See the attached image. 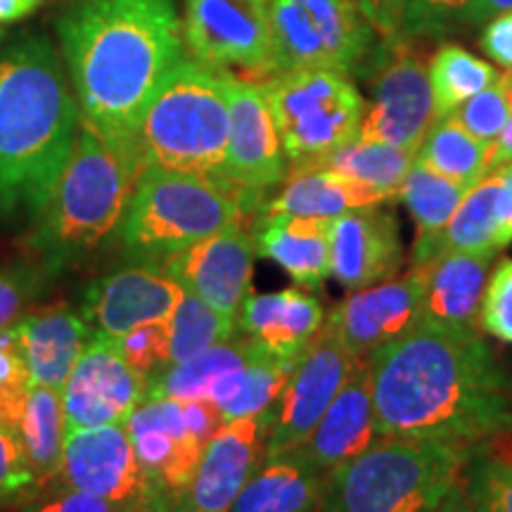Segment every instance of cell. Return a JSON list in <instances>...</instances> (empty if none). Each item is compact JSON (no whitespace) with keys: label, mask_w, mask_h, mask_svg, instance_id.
I'll use <instances>...</instances> for the list:
<instances>
[{"label":"cell","mask_w":512,"mask_h":512,"mask_svg":"<svg viewBox=\"0 0 512 512\" xmlns=\"http://www.w3.org/2000/svg\"><path fill=\"white\" fill-rule=\"evenodd\" d=\"M147 396V380L121 356L117 342L93 335L62 389L67 432L126 422Z\"/></svg>","instance_id":"cell-17"},{"label":"cell","mask_w":512,"mask_h":512,"mask_svg":"<svg viewBox=\"0 0 512 512\" xmlns=\"http://www.w3.org/2000/svg\"><path fill=\"white\" fill-rule=\"evenodd\" d=\"M43 0H0V24L17 22V19L27 17L36 8H41Z\"/></svg>","instance_id":"cell-52"},{"label":"cell","mask_w":512,"mask_h":512,"mask_svg":"<svg viewBox=\"0 0 512 512\" xmlns=\"http://www.w3.org/2000/svg\"><path fill=\"white\" fill-rule=\"evenodd\" d=\"M472 0H399L394 38L420 41L458 29V19Z\"/></svg>","instance_id":"cell-40"},{"label":"cell","mask_w":512,"mask_h":512,"mask_svg":"<svg viewBox=\"0 0 512 512\" xmlns=\"http://www.w3.org/2000/svg\"><path fill=\"white\" fill-rule=\"evenodd\" d=\"M356 363L325 318L323 328L297 358L283 394L275 401L273 425L266 439V460L287 456L304 444Z\"/></svg>","instance_id":"cell-11"},{"label":"cell","mask_w":512,"mask_h":512,"mask_svg":"<svg viewBox=\"0 0 512 512\" xmlns=\"http://www.w3.org/2000/svg\"><path fill=\"white\" fill-rule=\"evenodd\" d=\"M325 323L323 304L311 292L249 294L238 313V330L266 354L297 361Z\"/></svg>","instance_id":"cell-24"},{"label":"cell","mask_w":512,"mask_h":512,"mask_svg":"<svg viewBox=\"0 0 512 512\" xmlns=\"http://www.w3.org/2000/svg\"><path fill=\"white\" fill-rule=\"evenodd\" d=\"M503 164H512V117L508 119V124H505L503 133L498 136L496 143L491 145V159H489L491 171Z\"/></svg>","instance_id":"cell-51"},{"label":"cell","mask_w":512,"mask_h":512,"mask_svg":"<svg viewBox=\"0 0 512 512\" xmlns=\"http://www.w3.org/2000/svg\"><path fill=\"white\" fill-rule=\"evenodd\" d=\"M401 264L399 221L382 204L330 219V275L349 292L396 278Z\"/></svg>","instance_id":"cell-21"},{"label":"cell","mask_w":512,"mask_h":512,"mask_svg":"<svg viewBox=\"0 0 512 512\" xmlns=\"http://www.w3.org/2000/svg\"><path fill=\"white\" fill-rule=\"evenodd\" d=\"M294 363L297 361H283V358H275L256 347L252 361L240 370L230 384L226 399L221 401L219 413L223 425L271 411L283 394L287 380H290Z\"/></svg>","instance_id":"cell-37"},{"label":"cell","mask_w":512,"mask_h":512,"mask_svg":"<svg viewBox=\"0 0 512 512\" xmlns=\"http://www.w3.org/2000/svg\"><path fill=\"white\" fill-rule=\"evenodd\" d=\"M126 430L145 479L140 512H164L195 477L204 444L188 430L176 399L147 396L126 420Z\"/></svg>","instance_id":"cell-13"},{"label":"cell","mask_w":512,"mask_h":512,"mask_svg":"<svg viewBox=\"0 0 512 512\" xmlns=\"http://www.w3.org/2000/svg\"><path fill=\"white\" fill-rule=\"evenodd\" d=\"M415 41L380 38L361 74L373 88L358 138L403 147L418 155L430 128L437 124L430 86V62Z\"/></svg>","instance_id":"cell-10"},{"label":"cell","mask_w":512,"mask_h":512,"mask_svg":"<svg viewBox=\"0 0 512 512\" xmlns=\"http://www.w3.org/2000/svg\"><path fill=\"white\" fill-rule=\"evenodd\" d=\"M479 328L484 335L512 344V259H503L489 275Z\"/></svg>","instance_id":"cell-43"},{"label":"cell","mask_w":512,"mask_h":512,"mask_svg":"<svg viewBox=\"0 0 512 512\" xmlns=\"http://www.w3.org/2000/svg\"><path fill=\"white\" fill-rule=\"evenodd\" d=\"M470 448L425 437H377L325 477L320 512H434L460 482Z\"/></svg>","instance_id":"cell-5"},{"label":"cell","mask_w":512,"mask_h":512,"mask_svg":"<svg viewBox=\"0 0 512 512\" xmlns=\"http://www.w3.org/2000/svg\"><path fill=\"white\" fill-rule=\"evenodd\" d=\"M273 74L332 69L361 74L377 46V31L356 0H268Z\"/></svg>","instance_id":"cell-9"},{"label":"cell","mask_w":512,"mask_h":512,"mask_svg":"<svg viewBox=\"0 0 512 512\" xmlns=\"http://www.w3.org/2000/svg\"><path fill=\"white\" fill-rule=\"evenodd\" d=\"M183 287L155 264H136L102 275L83 294L81 316L93 335L119 339L145 323L174 316Z\"/></svg>","instance_id":"cell-19"},{"label":"cell","mask_w":512,"mask_h":512,"mask_svg":"<svg viewBox=\"0 0 512 512\" xmlns=\"http://www.w3.org/2000/svg\"><path fill=\"white\" fill-rule=\"evenodd\" d=\"M458 484L475 512H512V430L477 441Z\"/></svg>","instance_id":"cell-32"},{"label":"cell","mask_w":512,"mask_h":512,"mask_svg":"<svg viewBox=\"0 0 512 512\" xmlns=\"http://www.w3.org/2000/svg\"><path fill=\"white\" fill-rule=\"evenodd\" d=\"M259 192L219 178L145 166L140 171L119 240L136 264L162 266L169 256L228 226H238Z\"/></svg>","instance_id":"cell-6"},{"label":"cell","mask_w":512,"mask_h":512,"mask_svg":"<svg viewBox=\"0 0 512 512\" xmlns=\"http://www.w3.org/2000/svg\"><path fill=\"white\" fill-rule=\"evenodd\" d=\"M19 437H22L24 453H27L36 484L57 479L64 456V441H67L62 392L31 382L22 422H19Z\"/></svg>","instance_id":"cell-31"},{"label":"cell","mask_w":512,"mask_h":512,"mask_svg":"<svg viewBox=\"0 0 512 512\" xmlns=\"http://www.w3.org/2000/svg\"><path fill=\"white\" fill-rule=\"evenodd\" d=\"M36 486L22 437L10 427L0 425V505L15 501Z\"/></svg>","instance_id":"cell-44"},{"label":"cell","mask_w":512,"mask_h":512,"mask_svg":"<svg viewBox=\"0 0 512 512\" xmlns=\"http://www.w3.org/2000/svg\"><path fill=\"white\" fill-rule=\"evenodd\" d=\"M425 290L427 264L413 266L399 278L349 292L325 318L351 358L370 361L377 351L418 328Z\"/></svg>","instance_id":"cell-14"},{"label":"cell","mask_w":512,"mask_h":512,"mask_svg":"<svg viewBox=\"0 0 512 512\" xmlns=\"http://www.w3.org/2000/svg\"><path fill=\"white\" fill-rule=\"evenodd\" d=\"M496 195L498 174L491 171L475 188H470L453 219L437 238L427 247L415 249L411 254L413 266H425L453 252H486V249L501 252L496 245Z\"/></svg>","instance_id":"cell-30"},{"label":"cell","mask_w":512,"mask_h":512,"mask_svg":"<svg viewBox=\"0 0 512 512\" xmlns=\"http://www.w3.org/2000/svg\"><path fill=\"white\" fill-rule=\"evenodd\" d=\"M81 126L72 79L46 36L0 43V211L36 216Z\"/></svg>","instance_id":"cell-3"},{"label":"cell","mask_w":512,"mask_h":512,"mask_svg":"<svg viewBox=\"0 0 512 512\" xmlns=\"http://www.w3.org/2000/svg\"><path fill=\"white\" fill-rule=\"evenodd\" d=\"M145 162L81 121L72 155L48 202L34 216L27 245L55 273L119 233Z\"/></svg>","instance_id":"cell-4"},{"label":"cell","mask_w":512,"mask_h":512,"mask_svg":"<svg viewBox=\"0 0 512 512\" xmlns=\"http://www.w3.org/2000/svg\"><path fill=\"white\" fill-rule=\"evenodd\" d=\"M358 8L380 38H394L396 15H399V0H356Z\"/></svg>","instance_id":"cell-49"},{"label":"cell","mask_w":512,"mask_h":512,"mask_svg":"<svg viewBox=\"0 0 512 512\" xmlns=\"http://www.w3.org/2000/svg\"><path fill=\"white\" fill-rule=\"evenodd\" d=\"M230 136L226 181L252 192H264L285 181V152L275 128L264 88L226 72Z\"/></svg>","instance_id":"cell-20"},{"label":"cell","mask_w":512,"mask_h":512,"mask_svg":"<svg viewBox=\"0 0 512 512\" xmlns=\"http://www.w3.org/2000/svg\"><path fill=\"white\" fill-rule=\"evenodd\" d=\"M418 155L403 150V147L387 143H370V140H351L332 152L320 162L306 166V169H330L356 181L375 185L399 200V188L403 178L408 176ZM302 169V171H306Z\"/></svg>","instance_id":"cell-35"},{"label":"cell","mask_w":512,"mask_h":512,"mask_svg":"<svg viewBox=\"0 0 512 512\" xmlns=\"http://www.w3.org/2000/svg\"><path fill=\"white\" fill-rule=\"evenodd\" d=\"M273 408L226 422L204 446L195 477L164 512H230L249 477L266 460Z\"/></svg>","instance_id":"cell-15"},{"label":"cell","mask_w":512,"mask_h":512,"mask_svg":"<svg viewBox=\"0 0 512 512\" xmlns=\"http://www.w3.org/2000/svg\"><path fill=\"white\" fill-rule=\"evenodd\" d=\"M377 437L370 361H358L313 432L287 456L328 475L347 460L361 456Z\"/></svg>","instance_id":"cell-22"},{"label":"cell","mask_w":512,"mask_h":512,"mask_svg":"<svg viewBox=\"0 0 512 512\" xmlns=\"http://www.w3.org/2000/svg\"><path fill=\"white\" fill-rule=\"evenodd\" d=\"M22 512H121L117 505L102 501V498L81 494L74 489H57L46 498H36Z\"/></svg>","instance_id":"cell-45"},{"label":"cell","mask_w":512,"mask_h":512,"mask_svg":"<svg viewBox=\"0 0 512 512\" xmlns=\"http://www.w3.org/2000/svg\"><path fill=\"white\" fill-rule=\"evenodd\" d=\"M254 256L252 235L238 223L169 256L162 268L183 290L195 292L223 316L238 320L242 304L252 294Z\"/></svg>","instance_id":"cell-18"},{"label":"cell","mask_w":512,"mask_h":512,"mask_svg":"<svg viewBox=\"0 0 512 512\" xmlns=\"http://www.w3.org/2000/svg\"><path fill=\"white\" fill-rule=\"evenodd\" d=\"M22 356L27 361L31 382L62 392L69 375L93 339L81 313L67 306L31 313L17 323Z\"/></svg>","instance_id":"cell-26"},{"label":"cell","mask_w":512,"mask_h":512,"mask_svg":"<svg viewBox=\"0 0 512 512\" xmlns=\"http://www.w3.org/2000/svg\"><path fill=\"white\" fill-rule=\"evenodd\" d=\"M53 275V268L41 259L0 266V330L24 318V311L46 292Z\"/></svg>","instance_id":"cell-39"},{"label":"cell","mask_w":512,"mask_h":512,"mask_svg":"<svg viewBox=\"0 0 512 512\" xmlns=\"http://www.w3.org/2000/svg\"><path fill=\"white\" fill-rule=\"evenodd\" d=\"M252 240L256 256L278 264L309 290H318L330 275V219L273 214L261 209Z\"/></svg>","instance_id":"cell-25"},{"label":"cell","mask_w":512,"mask_h":512,"mask_svg":"<svg viewBox=\"0 0 512 512\" xmlns=\"http://www.w3.org/2000/svg\"><path fill=\"white\" fill-rule=\"evenodd\" d=\"M498 86H501V93H503V98H505V105H508V112H510V117H512V69H510L508 74L501 76V81H498Z\"/></svg>","instance_id":"cell-54"},{"label":"cell","mask_w":512,"mask_h":512,"mask_svg":"<svg viewBox=\"0 0 512 512\" xmlns=\"http://www.w3.org/2000/svg\"><path fill=\"white\" fill-rule=\"evenodd\" d=\"M261 88L292 171H302L358 138L366 100L347 74L294 69L275 74Z\"/></svg>","instance_id":"cell-8"},{"label":"cell","mask_w":512,"mask_h":512,"mask_svg":"<svg viewBox=\"0 0 512 512\" xmlns=\"http://www.w3.org/2000/svg\"><path fill=\"white\" fill-rule=\"evenodd\" d=\"M254 354L256 344L238 330V335L214 344L200 356L178 363V366L164 368L162 373L147 382V396L176 401H209L216 384L226 375L247 366Z\"/></svg>","instance_id":"cell-29"},{"label":"cell","mask_w":512,"mask_h":512,"mask_svg":"<svg viewBox=\"0 0 512 512\" xmlns=\"http://www.w3.org/2000/svg\"><path fill=\"white\" fill-rule=\"evenodd\" d=\"M114 342L128 366L147 382L169 368V320L138 325Z\"/></svg>","instance_id":"cell-41"},{"label":"cell","mask_w":512,"mask_h":512,"mask_svg":"<svg viewBox=\"0 0 512 512\" xmlns=\"http://www.w3.org/2000/svg\"><path fill=\"white\" fill-rule=\"evenodd\" d=\"M494 171L498 174L496 245L503 252L512 242V164H503Z\"/></svg>","instance_id":"cell-47"},{"label":"cell","mask_w":512,"mask_h":512,"mask_svg":"<svg viewBox=\"0 0 512 512\" xmlns=\"http://www.w3.org/2000/svg\"><path fill=\"white\" fill-rule=\"evenodd\" d=\"M467 192H470V188L448 181L437 171H432L430 166L422 164L420 159H415V164L399 188V200L411 211L415 228H418L413 252L427 247L437 238L441 230L446 228V223L453 219Z\"/></svg>","instance_id":"cell-34"},{"label":"cell","mask_w":512,"mask_h":512,"mask_svg":"<svg viewBox=\"0 0 512 512\" xmlns=\"http://www.w3.org/2000/svg\"><path fill=\"white\" fill-rule=\"evenodd\" d=\"M228 136L226 72L183 57L140 121L138 147L145 166L226 181Z\"/></svg>","instance_id":"cell-7"},{"label":"cell","mask_w":512,"mask_h":512,"mask_svg":"<svg viewBox=\"0 0 512 512\" xmlns=\"http://www.w3.org/2000/svg\"><path fill=\"white\" fill-rule=\"evenodd\" d=\"M418 159L448 181L475 188L491 174V145L465 131L453 117L439 119L420 145Z\"/></svg>","instance_id":"cell-33"},{"label":"cell","mask_w":512,"mask_h":512,"mask_svg":"<svg viewBox=\"0 0 512 512\" xmlns=\"http://www.w3.org/2000/svg\"><path fill=\"white\" fill-rule=\"evenodd\" d=\"M394 200L396 197L389 195V192L356 181V178L337 174V171L306 169L292 171L278 197H273L261 209L273 211V214L335 219V216L347 214L351 209L377 207V204Z\"/></svg>","instance_id":"cell-27"},{"label":"cell","mask_w":512,"mask_h":512,"mask_svg":"<svg viewBox=\"0 0 512 512\" xmlns=\"http://www.w3.org/2000/svg\"><path fill=\"white\" fill-rule=\"evenodd\" d=\"M185 43L211 69L273 74L268 0H185Z\"/></svg>","instance_id":"cell-12"},{"label":"cell","mask_w":512,"mask_h":512,"mask_svg":"<svg viewBox=\"0 0 512 512\" xmlns=\"http://www.w3.org/2000/svg\"><path fill=\"white\" fill-rule=\"evenodd\" d=\"M434 512H475L470 508V503L465 501L463 496V489H460V484H456L451 489V494H448L441 505Z\"/></svg>","instance_id":"cell-53"},{"label":"cell","mask_w":512,"mask_h":512,"mask_svg":"<svg viewBox=\"0 0 512 512\" xmlns=\"http://www.w3.org/2000/svg\"><path fill=\"white\" fill-rule=\"evenodd\" d=\"M325 477L294 456L264 460L242 486L230 512H316Z\"/></svg>","instance_id":"cell-28"},{"label":"cell","mask_w":512,"mask_h":512,"mask_svg":"<svg viewBox=\"0 0 512 512\" xmlns=\"http://www.w3.org/2000/svg\"><path fill=\"white\" fill-rule=\"evenodd\" d=\"M505 12H512V0H472L460 15L458 27H477V24L491 22Z\"/></svg>","instance_id":"cell-50"},{"label":"cell","mask_w":512,"mask_h":512,"mask_svg":"<svg viewBox=\"0 0 512 512\" xmlns=\"http://www.w3.org/2000/svg\"><path fill=\"white\" fill-rule=\"evenodd\" d=\"M448 117H453L460 126L465 128L470 136H475L482 143L494 145L498 136L503 133L505 124H508L510 112L505 105V98L501 93V86H491L486 91L477 93L475 98H470L458 107L456 112H451Z\"/></svg>","instance_id":"cell-42"},{"label":"cell","mask_w":512,"mask_h":512,"mask_svg":"<svg viewBox=\"0 0 512 512\" xmlns=\"http://www.w3.org/2000/svg\"><path fill=\"white\" fill-rule=\"evenodd\" d=\"M183 420L188 430L195 434L200 444L207 446L209 439L214 437L216 430L223 425L219 408L209 401H181Z\"/></svg>","instance_id":"cell-48"},{"label":"cell","mask_w":512,"mask_h":512,"mask_svg":"<svg viewBox=\"0 0 512 512\" xmlns=\"http://www.w3.org/2000/svg\"><path fill=\"white\" fill-rule=\"evenodd\" d=\"M501 76L494 64L467 53L465 48L453 46V43L441 46L430 60V86L437 121L456 112L477 93L496 86Z\"/></svg>","instance_id":"cell-36"},{"label":"cell","mask_w":512,"mask_h":512,"mask_svg":"<svg viewBox=\"0 0 512 512\" xmlns=\"http://www.w3.org/2000/svg\"><path fill=\"white\" fill-rule=\"evenodd\" d=\"M380 437H425L475 446L512 430V375L482 330L418 325L370 356Z\"/></svg>","instance_id":"cell-1"},{"label":"cell","mask_w":512,"mask_h":512,"mask_svg":"<svg viewBox=\"0 0 512 512\" xmlns=\"http://www.w3.org/2000/svg\"><path fill=\"white\" fill-rule=\"evenodd\" d=\"M482 50L498 67L512 69V12L498 15L486 24L482 34Z\"/></svg>","instance_id":"cell-46"},{"label":"cell","mask_w":512,"mask_h":512,"mask_svg":"<svg viewBox=\"0 0 512 512\" xmlns=\"http://www.w3.org/2000/svg\"><path fill=\"white\" fill-rule=\"evenodd\" d=\"M60 41L83 124L140 155L147 105L183 60L174 0H79L60 19Z\"/></svg>","instance_id":"cell-2"},{"label":"cell","mask_w":512,"mask_h":512,"mask_svg":"<svg viewBox=\"0 0 512 512\" xmlns=\"http://www.w3.org/2000/svg\"><path fill=\"white\" fill-rule=\"evenodd\" d=\"M62 489L102 498L121 512H140L145 479L126 422L67 432L60 472Z\"/></svg>","instance_id":"cell-16"},{"label":"cell","mask_w":512,"mask_h":512,"mask_svg":"<svg viewBox=\"0 0 512 512\" xmlns=\"http://www.w3.org/2000/svg\"><path fill=\"white\" fill-rule=\"evenodd\" d=\"M501 252H453L427 264V290L420 325L477 332L491 264Z\"/></svg>","instance_id":"cell-23"},{"label":"cell","mask_w":512,"mask_h":512,"mask_svg":"<svg viewBox=\"0 0 512 512\" xmlns=\"http://www.w3.org/2000/svg\"><path fill=\"white\" fill-rule=\"evenodd\" d=\"M235 335H238V320L223 316L195 292L183 290L181 302L169 318V366L190 361Z\"/></svg>","instance_id":"cell-38"}]
</instances>
